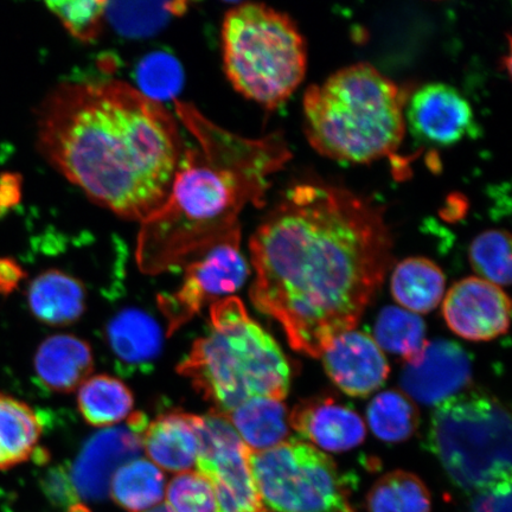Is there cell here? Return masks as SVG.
Listing matches in <instances>:
<instances>
[{"label":"cell","instance_id":"1","mask_svg":"<svg viewBox=\"0 0 512 512\" xmlns=\"http://www.w3.org/2000/svg\"><path fill=\"white\" fill-rule=\"evenodd\" d=\"M249 251L254 306L283 326L294 350L311 357L356 328L393 264L383 209L318 182L288 188Z\"/></svg>","mask_w":512,"mask_h":512},{"label":"cell","instance_id":"2","mask_svg":"<svg viewBox=\"0 0 512 512\" xmlns=\"http://www.w3.org/2000/svg\"><path fill=\"white\" fill-rule=\"evenodd\" d=\"M37 145L92 201L140 223L168 197L185 147L162 102L119 80L53 89L38 108Z\"/></svg>","mask_w":512,"mask_h":512},{"label":"cell","instance_id":"3","mask_svg":"<svg viewBox=\"0 0 512 512\" xmlns=\"http://www.w3.org/2000/svg\"><path fill=\"white\" fill-rule=\"evenodd\" d=\"M175 110L194 144L184 147L162 207L140 223L136 256L146 274L185 267L241 234L243 209L264 204L271 177L292 158L281 133L246 138L188 102L176 100Z\"/></svg>","mask_w":512,"mask_h":512},{"label":"cell","instance_id":"4","mask_svg":"<svg viewBox=\"0 0 512 512\" xmlns=\"http://www.w3.org/2000/svg\"><path fill=\"white\" fill-rule=\"evenodd\" d=\"M406 94L369 63L339 69L307 88L304 127L320 155L364 164L392 155L406 132Z\"/></svg>","mask_w":512,"mask_h":512},{"label":"cell","instance_id":"5","mask_svg":"<svg viewBox=\"0 0 512 512\" xmlns=\"http://www.w3.org/2000/svg\"><path fill=\"white\" fill-rule=\"evenodd\" d=\"M210 332L192 345L178 373L226 415L254 398L283 401L291 374L277 342L249 317L239 298L210 307Z\"/></svg>","mask_w":512,"mask_h":512},{"label":"cell","instance_id":"6","mask_svg":"<svg viewBox=\"0 0 512 512\" xmlns=\"http://www.w3.org/2000/svg\"><path fill=\"white\" fill-rule=\"evenodd\" d=\"M224 72L245 98L277 110L305 78L307 48L293 19L261 3L227 11L222 24Z\"/></svg>","mask_w":512,"mask_h":512},{"label":"cell","instance_id":"7","mask_svg":"<svg viewBox=\"0 0 512 512\" xmlns=\"http://www.w3.org/2000/svg\"><path fill=\"white\" fill-rule=\"evenodd\" d=\"M426 446L452 483L477 492L511 480V416L484 390L466 389L435 407Z\"/></svg>","mask_w":512,"mask_h":512},{"label":"cell","instance_id":"8","mask_svg":"<svg viewBox=\"0 0 512 512\" xmlns=\"http://www.w3.org/2000/svg\"><path fill=\"white\" fill-rule=\"evenodd\" d=\"M249 464L267 511L357 512L334 460L303 440L251 451Z\"/></svg>","mask_w":512,"mask_h":512},{"label":"cell","instance_id":"9","mask_svg":"<svg viewBox=\"0 0 512 512\" xmlns=\"http://www.w3.org/2000/svg\"><path fill=\"white\" fill-rule=\"evenodd\" d=\"M200 440L197 471L213 485L216 512H267L249 464V448L223 415H195Z\"/></svg>","mask_w":512,"mask_h":512},{"label":"cell","instance_id":"10","mask_svg":"<svg viewBox=\"0 0 512 512\" xmlns=\"http://www.w3.org/2000/svg\"><path fill=\"white\" fill-rule=\"evenodd\" d=\"M240 242L241 234H236L209 248L185 266L184 283L176 293L158 298L170 332L188 323L211 300L233 294L245 285L249 267Z\"/></svg>","mask_w":512,"mask_h":512},{"label":"cell","instance_id":"11","mask_svg":"<svg viewBox=\"0 0 512 512\" xmlns=\"http://www.w3.org/2000/svg\"><path fill=\"white\" fill-rule=\"evenodd\" d=\"M405 121L421 143L437 146L457 144L479 136L470 102L456 88L433 82L422 86L406 102Z\"/></svg>","mask_w":512,"mask_h":512},{"label":"cell","instance_id":"12","mask_svg":"<svg viewBox=\"0 0 512 512\" xmlns=\"http://www.w3.org/2000/svg\"><path fill=\"white\" fill-rule=\"evenodd\" d=\"M443 315L454 334L466 341L488 342L508 331L511 304L501 287L472 277L447 292Z\"/></svg>","mask_w":512,"mask_h":512},{"label":"cell","instance_id":"13","mask_svg":"<svg viewBox=\"0 0 512 512\" xmlns=\"http://www.w3.org/2000/svg\"><path fill=\"white\" fill-rule=\"evenodd\" d=\"M472 361L459 344L437 339L406 362L401 374L403 393L422 405L437 406L470 386Z\"/></svg>","mask_w":512,"mask_h":512},{"label":"cell","instance_id":"14","mask_svg":"<svg viewBox=\"0 0 512 512\" xmlns=\"http://www.w3.org/2000/svg\"><path fill=\"white\" fill-rule=\"evenodd\" d=\"M142 448V438L130 427L107 428L94 434L69 471L76 495L87 502L104 501L110 495L114 473L137 459Z\"/></svg>","mask_w":512,"mask_h":512},{"label":"cell","instance_id":"15","mask_svg":"<svg viewBox=\"0 0 512 512\" xmlns=\"http://www.w3.org/2000/svg\"><path fill=\"white\" fill-rule=\"evenodd\" d=\"M326 374L342 392L366 398L388 379L389 364L374 338L363 331L339 335L322 356Z\"/></svg>","mask_w":512,"mask_h":512},{"label":"cell","instance_id":"16","mask_svg":"<svg viewBox=\"0 0 512 512\" xmlns=\"http://www.w3.org/2000/svg\"><path fill=\"white\" fill-rule=\"evenodd\" d=\"M300 437L329 452H345L366 439V425L354 409L334 399L302 401L288 415Z\"/></svg>","mask_w":512,"mask_h":512},{"label":"cell","instance_id":"17","mask_svg":"<svg viewBox=\"0 0 512 512\" xmlns=\"http://www.w3.org/2000/svg\"><path fill=\"white\" fill-rule=\"evenodd\" d=\"M142 445L153 463L169 472H187L197 463L200 440L195 415L170 412L147 424Z\"/></svg>","mask_w":512,"mask_h":512},{"label":"cell","instance_id":"18","mask_svg":"<svg viewBox=\"0 0 512 512\" xmlns=\"http://www.w3.org/2000/svg\"><path fill=\"white\" fill-rule=\"evenodd\" d=\"M93 367L91 347L72 335L48 337L38 347L34 360L38 382L55 393H70L80 388Z\"/></svg>","mask_w":512,"mask_h":512},{"label":"cell","instance_id":"19","mask_svg":"<svg viewBox=\"0 0 512 512\" xmlns=\"http://www.w3.org/2000/svg\"><path fill=\"white\" fill-rule=\"evenodd\" d=\"M28 304L32 315L41 323L53 326L72 324L85 313V286L72 275L49 270L31 281Z\"/></svg>","mask_w":512,"mask_h":512},{"label":"cell","instance_id":"20","mask_svg":"<svg viewBox=\"0 0 512 512\" xmlns=\"http://www.w3.org/2000/svg\"><path fill=\"white\" fill-rule=\"evenodd\" d=\"M106 337L117 360L125 367L144 369L162 351V329L149 313L125 309L107 324Z\"/></svg>","mask_w":512,"mask_h":512},{"label":"cell","instance_id":"21","mask_svg":"<svg viewBox=\"0 0 512 512\" xmlns=\"http://www.w3.org/2000/svg\"><path fill=\"white\" fill-rule=\"evenodd\" d=\"M42 431L40 416L28 403L0 393V471L34 457Z\"/></svg>","mask_w":512,"mask_h":512},{"label":"cell","instance_id":"22","mask_svg":"<svg viewBox=\"0 0 512 512\" xmlns=\"http://www.w3.org/2000/svg\"><path fill=\"white\" fill-rule=\"evenodd\" d=\"M223 416L253 452L270 450L284 443L290 432L286 406L279 400L249 399Z\"/></svg>","mask_w":512,"mask_h":512},{"label":"cell","instance_id":"23","mask_svg":"<svg viewBox=\"0 0 512 512\" xmlns=\"http://www.w3.org/2000/svg\"><path fill=\"white\" fill-rule=\"evenodd\" d=\"M446 278L437 264L426 258H408L394 268L390 290L395 302L409 312L428 313L445 294Z\"/></svg>","mask_w":512,"mask_h":512},{"label":"cell","instance_id":"24","mask_svg":"<svg viewBox=\"0 0 512 512\" xmlns=\"http://www.w3.org/2000/svg\"><path fill=\"white\" fill-rule=\"evenodd\" d=\"M165 490V476L159 467L137 458L114 473L110 494L126 511L145 512L163 502Z\"/></svg>","mask_w":512,"mask_h":512},{"label":"cell","instance_id":"25","mask_svg":"<svg viewBox=\"0 0 512 512\" xmlns=\"http://www.w3.org/2000/svg\"><path fill=\"white\" fill-rule=\"evenodd\" d=\"M78 406L89 425L111 427L130 415L134 399L123 381L108 375H96L81 384Z\"/></svg>","mask_w":512,"mask_h":512},{"label":"cell","instance_id":"26","mask_svg":"<svg viewBox=\"0 0 512 512\" xmlns=\"http://www.w3.org/2000/svg\"><path fill=\"white\" fill-rule=\"evenodd\" d=\"M373 338L381 350L409 362L418 357L427 344L426 325L415 313L388 306L376 319Z\"/></svg>","mask_w":512,"mask_h":512},{"label":"cell","instance_id":"27","mask_svg":"<svg viewBox=\"0 0 512 512\" xmlns=\"http://www.w3.org/2000/svg\"><path fill=\"white\" fill-rule=\"evenodd\" d=\"M368 512H431L430 491L419 477L393 471L381 477L367 497Z\"/></svg>","mask_w":512,"mask_h":512},{"label":"cell","instance_id":"28","mask_svg":"<svg viewBox=\"0 0 512 512\" xmlns=\"http://www.w3.org/2000/svg\"><path fill=\"white\" fill-rule=\"evenodd\" d=\"M368 424L377 438L386 443H401L412 437L419 426L415 403L400 390H387L369 403Z\"/></svg>","mask_w":512,"mask_h":512},{"label":"cell","instance_id":"29","mask_svg":"<svg viewBox=\"0 0 512 512\" xmlns=\"http://www.w3.org/2000/svg\"><path fill=\"white\" fill-rule=\"evenodd\" d=\"M469 258L480 279L497 286L511 283V238L501 229L485 230L472 241Z\"/></svg>","mask_w":512,"mask_h":512},{"label":"cell","instance_id":"30","mask_svg":"<svg viewBox=\"0 0 512 512\" xmlns=\"http://www.w3.org/2000/svg\"><path fill=\"white\" fill-rule=\"evenodd\" d=\"M188 3H111L107 2L106 18H111L123 34L144 36L163 27L172 16H183Z\"/></svg>","mask_w":512,"mask_h":512},{"label":"cell","instance_id":"31","mask_svg":"<svg viewBox=\"0 0 512 512\" xmlns=\"http://www.w3.org/2000/svg\"><path fill=\"white\" fill-rule=\"evenodd\" d=\"M169 512H216V498L210 480L198 471L179 473L165 490Z\"/></svg>","mask_w":512,"mask_h":512},{"label":"cell","instance_id":"32","mask_svg":"<svg viewBox=\"0 0 512 512\" xmlns=\"http://www.w3.org/2000/svg\"><path fill=\"white\" fill-rule=\"evenodd\" d=\"M47 8L76 40L89 43L99 37L106 19L107 2L76 0V2H48Z\"/></svg>","mask_w":512,"mask_h":512},{"label":"cell","instance_id":"33","mask_svg":"<svg viewBox=\"0 0 512 512\" xmlns=\"http://www.w3.org/2000/svg\"><path fill=\"white\" fill-rule=\"evenodd\" d=\"M138 79L142 93L153 100L174 95L182 82L181 67L175 59L165 54L147 57L139 67Z\"/></svg>","mask_w":512,"mask_h":512},{"label":"cell","instance_id":"34","mask_svg":"<svg viewBox=\"0 0 512 512\" xmlns=\"http://www.w3.org/2000/svg\"><path fill=\"white\" fill-rule=\"evenodd\" d=\"M44 494L57 507L73 508L78 504V495L70 482L69 471L64 466H57L47 472L42 482Z\"/></svg>","mask_w":512,"mask_h":512},{"label":"cell","instance_id":"35","mask_svg":"<svg viewBox=\"0 0 512 512\" xmlns=\"http://www.w3.org/2000/svg\"><path fill=\"white\" fill-rule=\"evenodd\" d=\"M470 512H511V480L477 492Z\"/></svg>","mask_w":512,"mask_h":512},{"label":"cell","instance_id":"36","mask_svg":"<svg viewBox=\"0 0 512 512\" xmlns=\"http://www.w3.org/2000/svg\"><path fill=\"white\" fill-rule=\"evenodd\" d=\"M27 277L21 265L11 258H0V296L8 297L14 293Z\"/></svg>","mask_w":512,"mask_h":512},{"label":"cell","instance_id":"37","mask_svg":"<svg viewBox=\"0 0 512 512\" xmlns=\"http://www.w3.org/2000/svg\"><path fill=\"white\" fill-rule=\"evenodd\" d=\"M18 200V182L11 175L0 179V214Z\"/></svg>","mask_w":512,"mask_h":512},{"label":"cell","instance_id":"38","mask_svg":"<svg viewBox=\"0 0 512 512\" xmlns=\"http://www.w3.org/2000/svg\"><path fill=\"white\" fill-rule=\"evenodd\" d=\"M145 512H169V511H168V509H166L164 507V505H158V507L153 508V509H151L149 511H145Z\"/></svg>","mask_w":512,"mask_h":512},{"label":"cell","instance_id":"39","mask_svg":"<svg viewBox=\"0 0 512 512\" xmlns=\"http://www.w3.org/2000/svg\"><path fill=\"white\" fill-rule=\"evenodd\" d=\"M268 512V511H267Z\"/></svg>","mask_w":512,"mask_h":512}]
</instances>
